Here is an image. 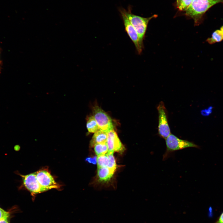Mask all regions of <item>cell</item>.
I'll use <instances>...</instances> for the list:
<instances>
[{
	"label": "cell",
	"instance_id": "6da1fadb",
	"mask_svg": "<svg viewBox=\"0 0 223 223\" xmlns=\"http://www.w3.org/2000/svg\"><path fill=\"white\" fill-rule=\"evenodd\" d=\"M136 30L138 37L139 50L138 54H140L144 48L143 40L146 31L147 25L150 20L155 15L147 18L143 17L133 14L131 7L129 6L127 10L120 8Z\"/></svg>",
	"mask_w": 223,
	"mask_h": 223
},
{
	"label": "cell",
	"instance_id": "e0dca14e",
	"mask_svg": "<svg viewBox=\"0 0 223 223\" xmlns=\"http://www.w3.org/2000/svg\"><path fill=\"white\" fill-rule=\"evenodd\" d=\"M113 153L114 152H108L107 153L109 159V163L107 167L115 171L116 168V164Z\"/></svg>",
	"mask_w": 223,
	"mask_h": 223
},
{
	"label": "cell",
	"instance_id": "ac0fdd59",
	"mask_svg": "<svg viewBox=\"0 0 223 223\" xmlns=\"http://www.w3.org/2000/svg\"><path fill=\"white\" fill-rule=\"evenodd\" d=\"M86 160L89 163L95 164L97 163V157H88L86 159Z\"/></svg>",
	"mask_w": 223,
	"mask_h": 223
},
{
	"label": "cell",
	"instance_id": "8992f818",
	"mask_svg": "<svg viewBox=\"0 0 223 223\" xmlns=\"http://www.w3.org/2000/svg\"><path fill=\"white\" fill-rule=\"evenodd\" d=\"M37 180L46 191L52 189H58L61 186L55 181L49 171L41 169L36 172Z\"/></svg>",
	"mask_w": 223,
	"mask_h": 223
},
{
	"label": "cell",
	"instance_id": "277c9868",
	"mask_svg": "<svg viewBox=\"0 0 223 223\" xmlns=\"http://www.w3.org/2000/svg\"><path fill=\"white\" fill-rule=\"evenodd\" d=\"M157 109L158 113V134L161 138L165 139L171 133L168 123L167 110L163 102H160Z\"/></svg>",
	"mask_w": 223,
	"mask_h": 223
},
{
	"label": "cell",
	"instance_id": "8fae6325",
	"mask_svg": "<svg viewBox=\"0 0 223 223\" xmlns=\"http://www.w3.org/2000/svg\"><path fill=\"white\" fill-rule=\"evenodd\" d=\"M107 133L99 130L94 133L90 141V145L93 147L97 144L107 142Z\"/></svg>",
	"mask_w": 223,
	"mask_h": 223
},
{
	"label": "cell",
	"instance_id": "9a60e30c",
	"mask_svg": "<svg viewBox=\"0 0 223 223\" xmlns=\"http://www.w3.org/2000/svg\"><path fill=\"white\" fill-rule=\"evenodd\" d=\"M109 163V159L107 153L97 156V168L107 167Z\"/></svg>",
	"mask_w": 223,
	"mask_h": 223
},
{
	"label": "cell",
	"instance_id": "52a82bcc",
	"mask_svg": "<svg viewBox=\"0 0 223 223\" xmlns=\"http://www.w3.org/2000/svg\"><path fill=\"white\" fill-rule=\"evenodd\" d=\"M21 176L24 186L32 194H36L46 191L37 180L35 172L25 175H21Z\"/></svg>",
	"mask_w": 223,
	"mask_h": 223
},
{
	"label": "cell",
	"instance_id": "4fadbf2b",
	"mask_svg": "<svg viewBox=\"0 0 223 223\" xmlns=\"http://www.w3.org/2000/svg\"><path fill=\"white\" fill-rule=\"evenodd\" d=\"M86 127L89 132L95 133L100 130L97 123L93 116L88 118L86 123Z\"/></svg>",
	"mask_w": 223,
	"mask_h": 223
},
{
	"label": "cell",
	"instance_id": "2e32d148",
	"mask_svg": "<svg viewBox=\"0 0 223 223\" xmlns=\"http://www.w3.org/2000/svg\"><path fill=\"white\" fill-rule=\"evenodd\" d=\"M193 0H176L177 6L181 11H186L191 4Z\"/></svg>",
	"mask_w": 223,
	"mask_h": 223
},
{
	"label": "cell",
	"instance_id": "44dd1931",
	"mask_svg": "<svg viewBox=\"0 0 223 223\" xmlns=\"http://www.w3.org/2000/svg\"><path fill=\"white\" fill-rule=\"evenodd\" d=\"M215 223H223V212Z\"/></svg>",
	"mask_w": 223,
	"mask_h": 223
},
{
	"label": "cell",
	"instance_id": "9c48e42d",
	"mask_svg": "<svg viewBox=\"0 0 223 223\" xmlns=\"http://www.w3.org/2000/svg\"><path fill=\"white\" fill-rule=\"evenodd\" d=\"M107 144L108 152H121L124 151L125 149L116 133L113 129L107 133Z\"/></svg>",
	"mask_w": 223,
	"mask_h": 223
},
{
	"label": "cell",
	"instance_id": "30bf717a",
	"mask_svg": "<svg viewBox=\"0 0 223 223\" xmlns=\"http://www.w3.org/2000/svg\"><path fill=\"white\" fill-rule=\"evenodd\" d=\"M115 171L107 167L97 168V175L99 180L106 181L109 180L113 176Z\"/></svg>",
	"mask_w": 223,
	"mask_h": 223
},
{
	"label": "cell",
	"instance_id": "5b68a950",
	"mask_svg": "<svg viewBox=\"0 0 223 223\" xmlns=\"http://www.w3.org/2000/svg\"><path fill=\"white\" fill-rule=\"evenodd\" d=\"M100 130L108 133L113 129L112 120L109 116L98 106L95 107L93 110V116Z\"/></svg>",
	"mask_w": 223,
	"mask_h": 223
},
{
	"label": "cell",
	"instance_id": "5bb4252c",
	"mask_svg": "<svg viewBox=\"0 0 223 223\" xmlns=\"http://www.w3.org/2000/svg\"><path fill=\"white\" fill-rule=\"evenodd\" d=\"M93 147L97 156L106 154L108 151L107 142L97 144Z\"/></svg>",
	"mask_w": 223,
	"mask_h": 223
},
{
	"label": "cell",
	"instance_id": "7c38bea8",
	"mask_svg": "<svg viewBox=\"0 0 223 223\" xmlns=\"http://www.w3.org/2000/svg\"><path fill=\"white\" fill-rule=\"evenodd\" d=\"M223 40V33L220 30H216L213 32L210 37L208 38L206 41L210 44L219 42Z\"/></svg>",
	"mask_w": 223,
	"mask_h": 223
},
{
	"label": "cell",
	"instance_id": "d6986e66",
	"mask_svg": "<svg viewBox=\"0 0 223 223\" xmlns=\"http://www.w3.org/2000/svg\"><path fill=\"white\" fill-rule=\"evenodd\" d=\"M10 215L0 219V223H10Z\"/></svg>",
	"mask_w": 223,
	"mask_h": 223
},
{
	"label": "cell",
	"instance_id": "7a4b0ae2",
	"mask_svg": "<svg viewBox=\"0 0 223 223\" xmlns=\"http://www.w3.org/2000/svg\"><path fill=\"white\" fill-rule=\"evenodd\" d=\"M223 0H193L186 11V15L192 18L196 25L198 24L205 13L213 6Z\"/></svg>",
	"mask_w": 223,
	"mask_h": 223
},
{
	"label": "cell",
	"instance_id": "ffe728a7",
	"mask_svg": "<svg viewBox=\"0 0 223 223\" xmlns=\"http://www.w3.org/2000/svg\"><path fill=\"white\" fill-rule=\"evenodd\" d=\"M10 215L9 212L0 208V219L4 217Z\"/></svg>",
	"mask_w": 223,
	"mask_h": 223
},
{
	"label": "cell",
	"instance_id": "7402d4cb",
	"mask_svg": "<svg viewBox=\"0 0 223 223\" xmlns=\"http://www.w3.org/2000/svg\"><path fill=\"white\" fill-rule=\"evenodd\" d=\"M220 30L223 33V25H222L220 28Z\"/></svg>",
	"mask_w": 223,
	"mask_h": 223
},
{
	"label": "cell",
	"instance_id": "3957f363",
	"mask_svg": "<svg viewBox=\"0 0 223 223\" xmlns=\"http://www.w3.org/2000/svg\"><path fill=\"white\" fill-rule=\"evenodd\" d=\"M166 151L163 156V160H166L172 152L188 147L199 148V146L192 142L182 140L171 133L165 139Z\"/></svg>",
	"mask_w": 223,
	"mask_h": 223
},
{
	"label": "cell",
	"instance_id": "ba28073f",
	"mask_svg": "<svg viewBox=\"0 0 223 223\" xmlns=\"http://www.w3.org/2000/svg\"><path fill=\"white\" fill-rule=\"evenodd\" d=\"M119 10L123 21L125 31L134 44L136 50L138 53L139 50V47L138 37L137 32L133 25L131 23L120 8H119Z\"/></svg>",
	"mask_w": 223,
	"mask_h": 223
}]
</instances>
